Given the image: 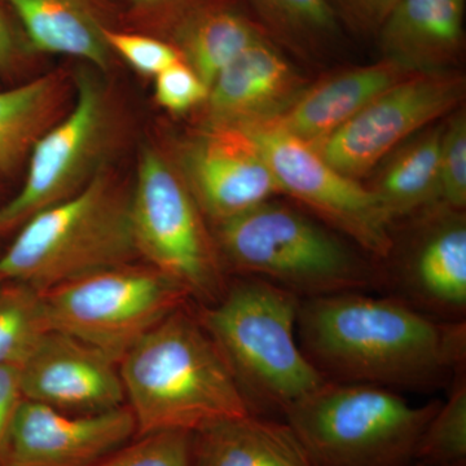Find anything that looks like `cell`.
Returning <instances> with one entry per match:
<instances>
[{"mask_svg":"<svg viewBox=\"0 0 466 466\" xmlns=\"http://www.w3.org/2000/svg\"><path fill=\"white\" fill-rule=\"evenodd\" d=\"M465 0H398L379 29L382 58L410 73L446 70L461 52Z\"/></svg>","mask_w":466,"mask_h":466,"instance_id":"ac0fdd59","label":"cell"},{"mask_svg":"<svg viewBox=\"0 0 466 466\" xmlns=\"http://www.w3.org/2000/svg\"><path fill=\"white\" fill-rule=\"evenodd\" d=\"M118 370L137 437L195 434L253 413L216 343L183 309L147 333Z\"/></svg>","mask_w":466,"mask_h":466,"instance_id":"7a4b0ae2","label":"cell"},{"mask_svg":"<svg viewBox=\"0 0 466 466\" xmlns=\"http://www.w3.org/2000/svg\"><path fill=\"white\" fill-rule=\"evenodd\" d=\"M249 135L290 196L373 258L390 257L392 223L368 187L330 167L314 147L271 125L238 128Z\"/></svg>","mask_w":466,"mask_h":466,"instance_id":"30bf717a","label":"cell"},{"mask_svg":"<svg viewBox=\"0 0 466 466\" xmlns=\"http://www.w3.org/2000/svg\"><path fill=\"white\" fill-rule=\"evenodd\" d=\"M464 96L465 79L458 73H415L382 92L314 148L330 167L359 180L401 144L458 109Z\"/></svg>","mask_w":466,"mask_h":466,"instance_id":"8fae6325","label":"cell"},{"mask_svg":"<svg viewBox=\"0 0 466 466\" xmlns=\"http://www.w3.org/2000/svg\"><path fill=\"white\" fill-rule=\"evenodd\" d=\"M54 330L99 350L115 363L191 297L150 266L104 269L46 291Z\"/></svg>","mask_w":466,"mask_h":466,"instance_id":"52a82bcc","label":"cell"},{"mask_svg":"<svg viewBox=\"0 0 466 466\" xmlns=\"http://www.w3.org/2000/svg\"><path fill=\"white\" fill-rule=\"evenodd\" d=\"M137 257L131 195L104 167L75 196L24 223L0 257V279L46 293Z\"/></svg>","mask_w":466,"mask_h":466,"instance_id":"277c9868","label":"cell"},{"mask_svg":"<svg viewBox=\"0 0 466 466\" xmlns=\"http://www.w3.org/2000/svg\"><path fill=\"white\" fill-rule=\"evenodd\" d=\"M265 35L263 27L240 9L198 0L175 24L173 46L210 88L227 66Z\"/></svg>","mask_w":466,"mask_h":466,"instance_id":"ffe728a7","label":"cell"},{"mask_svg":"<svg viewBox=\"0 0 466 466\" xmlns=\"http://www.w3.org/2000/svg\"><path fill=\"white\" fill-rule=\"evenodd\" d=\"M309 84L268 35L247 48L214 79L204 103V127L268 124L289 108Z\"/></svg>","mask_w":466,"mask_h":466,"instance_id":"9a60e30c","label":"cell"},{"mask_svg":"<svg viewBox=\"0 0 466 466\" xmlns=\"http://www.w3.org/2000/svg\"><path fill=\"white\" fill-rule=\"evenodd\" d=\"M66 82L57 73L0 92V173L16 167L61 118Z\"/></svg>","mask_w":466,"mask_h":466,"instance_id":"603a6c76","label":"cell"},{"mask_svg":"<svg viewBox=\"0 0 466 466\" xmlns=\"http://www.w3.org/2000/svg\"><path fill=\"white\" fill-rule=\"evenodd\" d=\"M15 42L11 30L0 11V70H7L15 60Z\"/></svg>","mask_w":466,"mask_h":466,"instance_id":"d6a6232c","label":"cell"},{"mask_svg":"<svg viewBox=\"0 0 466 466\" xmlns=\"http://www.w3.org/2000/svg\"><path fill=\"white\" fill-rule=\"evenodd\" d=\"M104 38L110 52H116L140 75L153 76L173 66L180 58L173 45L140 34L104 29Z\"/></svg>","mask_w":466,"mask_h":466,"instance_id":"f1b7e54d","label":"cell"},{"mask_svg":"<svg viewBox=\"0 0 466 466\" xmlns=\"http://www.w3.org/2000/svg\"><path fill=\"white\" fill-rule=\"evenodd\" d=\"M137 434L128 407L69 412L24 400L0 466H96Z\"/></svg>","mask_w":466,"mask_h":466,"instance_id":"4fadbf2b","label":"cell"},{"mask_svg":"<svg viewBox=\"0 0 466 466\" xmlns=\"http://www.w3.org/2000/svg\"><path fill=\"white\" fill-rule=\"evenodd\" d=\"M444 125L420 131L383 159V167L368 187L395 220L433 207L440 198V155Z\"/></svg>","mask_w":466,"mask_h":466,"instance_id":"7402d4cb","label":"cell"},{"mask_svg":"<svg viewBox=\"0 0 466 466\" xmlns=\"http://www.w3.org/2000/svg\"><path fill=\"white\" fill-rule=\"evenodd\" d=\"M24 400L64 412L100 413L124 406L118 364L69 334L52 330L20 368Z\"/></svg>","mask_w":466,"mask_h":466,"instance_id":"5bb4252c","label":"cell"},{"mask_svg":"<svg viewBox=\"0 0 466 466\" xmlns=\"http://www.w3.org/2000/svg\"><path fill=\"white\" fill-rule=\"evenodd\" d=\"M455 466H466V464H461V465H455Z\"/></svg>","mask_w":466,"mask_h":466,"instance_id":"d590c367","label":"cell"},{"mask_svg":"<svg viewBox=\"0 0 466 466\" xmlns=\"http://www.w3.org/2000/svg\"><path fill=\"white\" fill-rule=\"evenodd\" d=\"M23 400L20 368L0 366V462L7 446L12 422Z\"/></svg>","mask_w":466,"mask_h":466,"instance_id":"1f68e13d","label":"cell"},{"mask_svg":"<svg viewBox=\"0 0 466 466\" xmlns=\"http://www.w3.org/2000/svg\"><path fill=\"white\" fill-rule=\"evenodd\" d=\"M398 0H329L337 16L363 32H376Z\"/></svg>","mask_w":466,"mask_h":466,"instance_id":"4dcf8cb0","label":"cell"},{"mask_svg":"<svg viewBox=\"0 0 466 466\" xmlns=\"http://www.w3.org/2000/svg\"><path fill=\"white\" fill-rule=\"evenodd\" d=\"M20 18L36 51L66 55L108 70L110 52L104 29L86 0H5Z\"/></svg>","mask_w":466,"mask_h":466,"instance_id":"44dd1931","label":"cell"},{"mask_svg":"<svg viewBox=\"0 0 466 466\" xmlns=\"http://www.w3.org/2000/svg\"><path fill=\"white\" fill-rule=\"evenodd\" d=\"M2 281H3L2 279H0V283H2Z\"/></svg>","mask_w":466,"mask_h":466,"instance_id":"8d00e7d4","label":"cell"},{"mask_svg":"<svg viewBox=\"0 0 466 466\" xmlns=\"http://www.w3.org/2000/svg\"><path fill=\"white\" fill-rule=\"evenodd\" d=\"M96 466H193L192 434L162 431L143 435Z\"/></svg>","mask_w":466,"mask_h":466,"instance_id":"4316f807","label":"cell"},{"mask_svg":"<svg viewBox=\"0 0 466 466\" xmlns=\"http://www.w3.org/2000/svg\"><path fill=\"white\" fill-rule=\"evenodd\" d=\"M208 87L180 60L155 76V97L171 113H186L207 101Z\"/></svg>","mask_w":466,"mask_h":466,"instance_id":"f546056e","label":"cell"},{"mask_svg":"<svg viewBox=\"0 0 466 466\" xmlns=\"http://www.w3.org/2000/svg\"><path fill=\"white\" fill-rule=\"evenodd\" d=\"M76 91L72 108L34 144L23 188L0 208V232L72 198L104 168L113 133L106 87L81 69Z\"/></svg>","mask_w":466,"mask_h":466,"instance_id":"9c48e42d","label":"cell"},{"mask_svg":"<svg viewBox=\"0 0 466 466\" xmlns=\"http://www.w3.org/2000/svg\"><path fill=\"white\" fill-rule=\"evenodd\" d=\"M413 466H428V465L422 464V462H416V464Z\"/></svg>","mask_w":466,"mask_h":466,"instance_id":"e575fe53","label":"cell"},{"mask_svg":"<svg viewBox=\"0 0 466 466\" xmlns=\"http://www.w3.org/2000/svg\"><path fill=\"white\" fill-rule=\"evenodd\" d=\"M137 5L150 7H167V5H191L198 0H134Z\"/></svg>","mask_w":466,"mask_h":466,"instance_id":"836d02e7","label":"cell"},{"mask_svg":"<svg viewBox=\"0 0 466 466\" xmlns=\"http://www.w3.org/2000/svg\"><path fill=\"white\" fill-rule=\"evenodd\" d=\"M440 406H412L382 386L325 381L288 408L283 420L317 466H413Z\"/></svg>","mask_w":466,"mask_h":466,"instance_id":"8992f818","label":"cell"},{"mask_svg":"<svg viewBox=\"0 0 466 466\" xmlns=\"http://www.w3.org/2000/svg\"><path fill=\"white\" fill-rule=\"evenodd\" d=\"M201 214L180 174L157 150L144 148L131 193L137 256L207 306L227 287Z\"/></svg>","mask_w":466,"mask_h":466,"instance_id":"ba28073f","label":"cell"},{"mask_svg":"<svg viewBox=\"0 0 466 466\" xmlns=\"http://www.w3.org/2000/svg\"><path fill=\"white\" fill-rule=\"evenodd\" d=\"M410 75L415 73L385 58L343 70L309 85L289 108L265 125L317 147L379 95Z\"/></svg>","mask_w":466,"mask_h":466,"instance_id":"e0dca14e","label":"cell"},{"mask_svg":"<svg viewBox=\"0 0 466 466\" xmlns=\"http://www.w3.org/2000/svg\"><path fill=\"white\" fill-rule=\"evenodd\" d=\"M390 297L429 317L464 320L466 314V225L449 210L408 256Z\"/></svg>","mask_w":466,"mask_h":466,"instance_id":"2e32d148","label":"cell"},{"mask_svg":"<svg viewBox=\"0 0 466 466\" xmlns=\"http://www.w3.org/2000/svg\"><path fill=\"white\" fill-rule=\"evenodd\" d=\"M441 134L440 155V198L452 211L466 207V118L456 112Z\"/></svg>","mask_w":466,"mask_h":466,"instance_id":"83f0119b","label":"cell"},{"mask_svg":"<svg viewBox=\"0 0 466 466\" xmlns=\"http://www.w3.org/2000/svg\"><path fill=\"white\" fill-rule=\"evenodd\" d=\"M179 165L177 173L214 226L281 195L258 146L238 128L202 126L180 147Z\"/></svg>","mask_w":466,"mask_h":466,"instance_id":"7c38bea8","label":"cell"},{"mask_svg":"<svg viewBox=\"0 0 466 466\" xmlns=\"http://www.w3.org/2000/svg\"><path fill=\"white\" fill-rule=\"evenodd\" d=\"M299 302L289 291L245 276L198 314L256 415L283 416L327 381L300 349Z\"/></svg>","mask_w":466,"mask_h":466,"instance_id":"3957f363","label":"cell"},{"mask_svg":"<svg viewBox=\"0 0 466 466\" xmlns=\"http://www.w3.org/2000/svg\"><path fill=\"white\" fill-rule=\"evenodd\" d=\"M216 245L242 275L299 299L367 291L382 284L376 267L336 233L271 200L216 226Z\"/></svg>","mask_w":466,"mask_h":466,"instance_id":"5b68a950","label":"cell"},{"mask_svg":"<svg viewBox=\"0 0 466 466\" xmlns=\"http://www.w3.org/2000/svg\"><path fill=\"white\" fill-rule=\"evenodd\" d=\"M52 330L43 291L17 281L0 283V366L23 367Z\"/></svg>","mask_w":466,"mask_h":466,"instance_id":"d4e9b609","label":"cell"},{"mask_svg":"<svg viewBox=\"0 0 466 466\" xmlns=\"http://www.w3.org/2000/svg\"><path fill=\"white\" fill-rule=\"evenodd\" d=\"M193 466H317L285 420L250 415L192 434Z\"/></svg>","mask_w":466,"mask_h":466,"instance_id":"d6986e66","label":"cell"},{"mask_svg":"<svg viewBox=\"0 0 466 466\" xmlns=\"http://www.w3.org/2000/svg\"><path fill=\"white\" fill-rule=\"evenodd\" d=\"M263 30L294 52L317 54L337 41L339 16L329 0H249Z\"/></svg>","mask_w":466,"mask_h":466,"instance_id":"cb8c5ba5","label":"cell"},{"mask_svg":"<svg viewBox=\"0 0 466 466\" xmlns=\"http://www.w3.org/2000/svg\"><path fill=\"white\" fill-rule=\"evenodd\" d=\"M417 462L428 466L466 464V379L460 370L452 379V389L446 401H441L435 415L426 426Z\"/></svg>","mask_w":466,"mask_h":466,"instance_id":"484cf974","label":"cell"},{"mask_svg":"<svg viewBox=\"0 0 466 466\" xmlns=\"http://www.w3.org/2000/svg\"><path fill=\"white\" fill-rule=\"evenodd\" d=\"M297 337L327 381L431 390L465 368V320H440L367 291L300 299Z\"/></svg>","mask_w":466,"mask_h":466,"instance_id":"6da1fadb","label":"cell"}]
</instances>
